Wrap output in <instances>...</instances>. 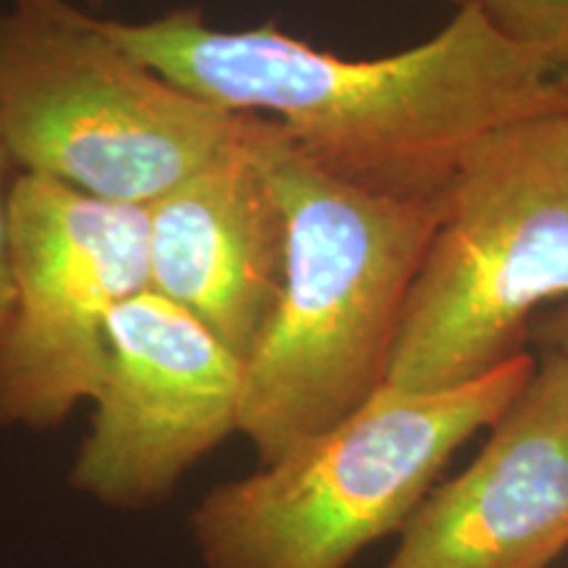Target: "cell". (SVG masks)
<instances>
[{
  "label": "cell",
  "mask_w": 568,
  "mask_h": 568,
  "mask_svg": "<svg viewBox=\"0 0 568 568\" xmlns=\"http://www.w3.org/2000/svg\"><path fill=\"white\" fill-rule=\"evenodd\" d=\"M134 59L232 113H258L326 174L387 197H445L477 145L568 111V61L514 38L474 0L435 38L345 59L274 21L222 30L197 9L101 19Z\"/></svg>",
  "instance_id": "6da1fadb"
},
{
  "label": "cell",
  "mask_w": 568,
  "mask_h": 568,
  "mask_svg": "<svg viewBox=\"0 0 568 568\" xmlns=\"http://www.w3.org/2000/svg\"><path fill=\"white\" fill-rule=\"evenodd\" d=\"M253 140L280 195L287 253L280 301L243 361L240 435L258 464H272L387 385L445 197L408 201L353 187L258 113Z\"/></svg>",
  "instance_id": "7a4b0ae2"
},
{
  "label": "cell",
  "mask_w": 568,
  "mask_h": 568,
  "mask_svg": "<svg viewBox=\"0 0 568 568\" xmlns=\"http://www.w3.org/2000/svg\"><path fill=\"white\" fill-rule=\"evenodd\" d=\"M527 351L466 385H385L322 435L209 489L190 514L205 568H351L400 535L450 458L503 416L535 374Z\"/></svg>",
  "instance_id": "3957f363"
},
{
  "label": "cell",
  "mask_w": 568,
  "mask_h": 568,
  "mask_svg": "<svg viewBox=\"0 0 568 568\" xmlns=\"http://www.w3.org/2000/svg\"><path fill=\"white\" fill-rule=\"evenodd\" d=\"M568 301V111L487 138L445 195L387 385L432 393L524 353L529 318Z\"/></svg>",
  "instance_id": "277c9868"
},
{
  "label": "cell",
  "mask_w": 568,
  "mask_h": 568,
  "mask_svg": "<svg viewBox=\"0 0 568 568\" xmlns=\"http://www.w3.org/2000/svg\"><path fill=\"white\" fill-rule=\"evenodd\" d=\"M245 113L176 88L71 0L0 11V130L21 174L151 205L237 138Z\"/></svg>",
  "instance_id": "5b68a950"
},
{
  "label": "cell",
  "mask_w": 568,
  "mask_h": 568,
  "mask_svg": "<svg viewBox=\"0 0 568 568\" xmlns=\"http://www.w3.org/2000/svg\"><path fill=\"white\" fill-rule=\"evenodd\" d=\"M9 272L0 429H55L101 387L113 308L148 290V213L21 174Z\"/></svg>",
  "instance_id": "8992f818"
},
{
  "label": "cell",
  "mask_w": 568,
  "mask_h": 568,
  "mask_svg": "<svg viewBox=\"0 0 568 568\" xmlns=\"http://www.w3.org/2000/svg\"><path fill=\"white\" fill-rule=\"evenodd\" d=\"M90 406L69 485L113 510L155 508L240 432L243 358L193 314L142 290L113 308Z\"/></svg>",
  "instance_id": "52a82bcc"
},
{
  "label": "cell",
  "mask_w": 568,
  "mask_h": 568,
  "mask_svg": "<svg viewBox=\"0 0 568 568\" xmlns=\"http://www.w3.org/2000/svg\"><path fill=\"white\" fill-rule=\"evenodd\" d=\"M568 548V355L548 353L479 456L426 495L382 568H545Z\"/></svg>",
  "instance_id": "ba28073f"
},
{
  "label": "cell",
  "mask_w": 568,
  "mask_h": 568,
  "mask_svg": "<svg viewBox=\"0 0 568 568\" xmlns=\"http://www.w3.org/2000/svg\"><path fill=\"white\" fill-rule=\"evenodd\" d=\"M255 113L205 166L145 205L148 290L247 358L284 282L287 226L253 140Z\"/></svg>",
  "instance_id": "9c48e42d"
},
{
  "label": "cell",
  "mask_w": 568,
  "mask_h": 568,
  "mask_svg": "<svg viewBox=\"0 0 568 568\" xmlns=\"http://www.w3.org/2000/svg\"><path fill=\"white\" fill-rule=\"evenodd\" d=\"M514 38L568 61V0H474Z\"/></svg>",
  "instance_id": "30bf717a"
},
{
  "label": "cell",
  "mask_w": 568,
  "mask_h": 568,
  "mask_svg": "<svg viewBox=\"0 0 568 568\" xmlns=\"http://www.w3.org/2000/svg\"><path fill=\"white\" fill-rule=\"evenodd\" d=\"M21 176L9 142L0 130V329L11 311V272H9V234H11V197Z\"/></svg>",
  "instance_id": "8fae6325"
},
{
  "label": "cell",
  "mask_w": 568,
  "mask_h": 568,
  "mask_svg": "<svg viewBox=\"0 0 568 568\" xmlns=\"http://www.w3.org/2000/svg\"><path fill=\"white\" fill-rule=\"evenodd\" d=\"M531 337L542 347L545 355H568V301L560 303L550 314L539 316L531 324Z\"/></svg>",
  "instance_id": "7c38bea8"
},
{
  "label": "cell",
  "mask_w": 568,
  "mask_h": 568,
  "mask_svg": "<svg viewBox=\"0 0 568 568\" xmlns=\"http://www.w3.org/2000/svg\"><path fill=\"white\" fill-rule=\"evenodd\" d=\"M460 3H464V0H460Z\"/></svg>",
  "instance_id": "4fadbf2b"
}]
</instances>
